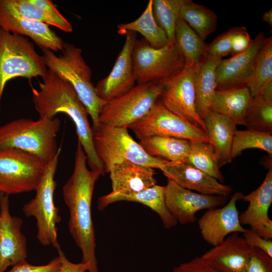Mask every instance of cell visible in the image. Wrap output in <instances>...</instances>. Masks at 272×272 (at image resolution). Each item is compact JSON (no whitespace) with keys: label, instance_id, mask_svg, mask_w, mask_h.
I'll list each match as a JSON object with an SVG mask.
<instances>
[{"label":"cell","instance_id":"cell-1","mask_svg":"<svg viewBox=\"0 0 272 272\" xmlns=\"http://www.w3.org/2000/svg\"><path fill=\"white\" fill-rule=\"evenodd\" d=\"M87 163L86 154L78 141L73 172L62 190L70 212L69 232L82 251L81 262L88 265L89 272H99L91 204L95 183L101 175L89 169Z\"/></svg>","mask_w":272,"mask_h":272},{"label":"cell","instance_id":"cell-2","mask_svg":"<svg viewBox=\"0 0 272 272\" xmlns=\"http://www.w3.org/2000/svg\"><path fill=\"white\" fill-rule=\"evenodd\" d=\"M39 86V90L32 88V101L39 117L51 118L59 113L67 115L75 125L78 141L86 154L90 169L104 176V167L94 149L89 114L72 85L48 69Z\"/></svg>","mask_w":272,"mask_h":272},{"label":"cell","instance_id":"cell-3","mask_svg":"<svg viewBox=\"0 0 272 272\" xmlns=\"http://www.w3.org/2000/svg\"><path fill=\"white\" fill-rule=\"evenodd\" d=\"M41 49L47 67L72 85L92 118V128H96L100 113L106 102L96 94L91 81L92 71L82 56V50L66 42L58 56L48 49Z\"/></svg>","mask_w":272,"mask_h":272},{"label":"cell","instance_id":"cell-4","mask_svg":"<svg viewBox=\"0 0 272 272\" xmlns=\"http://www.w3.org/2000/svg\"><path fill=\"white\" fill-rule=\"evenodd\" d=\"M61 122L57 117L37 120L19 118L0 126V149L15 148L33 154L46 164L55 157L56 136Z\"/></svg>","mask_w":272,"mask_h":272},{"label":"cell","instance_id":"cell-5","mask_svg":"<svg viewBox=\"0 0 272 272\" xmlns=\"http://www.w3.org/2000/svg\"><path fill=\"white\" fill-rule=\"evenodd\" d=\"M92 129L94 149L105 173L109 172L112 165L123 162L161 170L170 162L147 154L139 143L130 136L127 128L99 124Z\"/></svg>","mask_w":272,"mask_h":272},{"label":"cell","instance_id":"cell-6","mask_svg":"<svg viewBox=\"0 0 272 272\" xmlns=\"http://www.w3.org/2000/svg\"><path fill=\"white\" fill-rule=\"evenodd\" d=\"M47 71L43 56L27 37L0 27V111L4 90L9 81L17 77L43 78Z\"/></svg>","mask_w":272,"mask_h":272},{"label":"cell","instance_id":"cell-7","mask_svg":"<svg viewBox=\"0 0 272 272\" xmlns=\"http://www.w3.org/2000/svg\"><path fill=\"white\" fill-rule=\"evenodd\" d=\"M61 148L54 158L46 164L41 182L36 189L35 197L25 203L22 208L27 217H34L36 220V238L44 246H52L60 248L57 239L56 225L61 220L59 209L54 202V193L56 186L55 180Z\"/></svg>","mask_w":272,"mask_h":272},{"label":"cell","instance_id":"cell-8","mask_svg":"<svg viewBox=\"0 0 272 272\" xmlns=\"http://www.w3.org/2000/svg\"><path fill=\"white\" fill-rule=\"evenodd\" d=\"M165 80L137 85L124 94L106 102L100 113L99 124L127 128L139 120L159 98Z\"/></svg>","mask_w":272,"mask_h":272},{"label":"cell","instance_id":"cell-9","mask_svg":"<svg viewBox=\"0 0 272 272\" xmlns=\"http://www.w3.org/2000/svg\"><path fill=\"white\" fill-rule=\"evenodd\" d=\"M46 165L40 158L28 152L0 149V193L10 195L35 191Z\"/></svg>","mask_w":272,"mask_h":272},{"label":"cell","instance_id":"cell-10","mask_svg":"<svg viewBox=\"0 0 272 272\" xmlns=\"http://www.w3.org/2000/svg\"><path fill=\"white\" fill-rule=\"evenodd\" d=\"M131 56L137 85L166 79L184 66L183 59L173 43L155 48L144 38L136 39Z\"/></svg>","mask_w":272,"mask_h":272},{"label":"cell","instance_id":"cell-11","mask_svg":"<svg viewBox=\"0 0 272 272\" xmlns=\"http://www.w3.org/2000/svg\"><path fill=\"white\" fill-rule=\"evenodd\" d=\"M140 140L149 137H169L190 142L209 143L206 132L176 115L158 98L142 118L127 127Z\"/></svg>","mask_w":272,"mask_h":272},{"label":"cell","instance_id":"cell-12","mask_svg":"<svg viewBox=\"0 0 272 272\" xmlns=\"http://www.w3.org/2000/svg\"><path fill=\"white\" fill-rule=\"evenodd\" d=\"M196 64L184 66L165 79L159 99L172 112L206 131L195 104L194 75Z\"/></svg>","mask_w":272,"mask_h":272},{"label":"cell","instance_id":"cell-13","mask_svg":"<svg viewBox=\"0 0 272 272\" xmlns=\"http://www.w3.org/2000/svg\"><path fill=\"white\" fill-rule=\"evenodd\" d=\"M164 187L167 207L177 222L182 225L194 223L197 212L221 207L228 199V196L193 192L169 179Z\"/></svg>","mask_w":272,"mask_h":272},{"label":"cell","instance_id":"cell-14","mask_svg":"<svg viewBox=\"0 0 272 272\" xmlns=\"http://www.w3.org/2000/svg\"><path fill=\"white\" fill-rule=\"evenodd\" d=\"M23 223L21 218L11 214L9 195L0 193V272L27 258Z\"/></svg>","mask_w":272,"mask_h":272},{"label":"cell","instance_id":"cell-15","mask_svg":"<svg viewBox=\"0 0 272 272\" xmlns=\"http://www.w3.org/2000/svg\"><path fill=\"white\" fill-rule=\"evenodd\" d=\"M125 35L124 44L110 73L95 87L97 96L105 102L124 94L135 86L131 54L137 34L128 31Z\"/></svg>","mask_w":272,"mask_h":272},{"label":"cell","instance_id":"cell-16","mask_svg":"<svg viewBox=\"0 0 272 272\" xmlns=\"http://www.w3.org/2000/svg\"><path fill=\"white\" fill-rule=\"evenodd\" d=\"M243 194L235 192L228 202L221 207L207 210L198 220L203 240L216 246L222 243L230 234L242 233L245 230L240 222L236 202Z\"/></svg>","mask_w":272,"mask_h":272},{"label":"cell","instance_id":"cell-17","mask_svg":"<svg viewBox=\"0 0 272 272\" xmlns=\"http://www.w3.org/2000/svg\"><path fill=\"white\" fill-rule=\"evenodd\" d=\"M266 37L259 32L245 51L221 59L216 71V90H224L246 86L253 71L257 55Z\"/></svg>","mask_w":272,"mask_h":272},{"label":"cell","instance_id":"cell-18","mask_svg":"<svg viewBox=\"0 0 272 272\" xmlns=\"http://www.w3.org/2000/svg\"><path fill=\"white\" fill-rule=\"evenodd\" d=\"M272 167L260 185L241 199L249 203L247 208L239 215L242 225H248L258 235L266 239L272 238V221L268 211L272 203Z\"/></svg>","mask_w":272,"mask_h":272},{"label":"cell","instance_id":"cell-19","mask_svg":"<svg viewBox=\"0 0 272 272\" xmlns=\"http://www.w3.org/2000/svg\"><path fill=\"white\" fill-rule=\"evenodd\" d=\"M163 174L178 184L199 193L228 196L233 189L198 169L186 160L169 162L161 170Z\"/></svg>","mask_w":272,"mask_h":272},{"label":"cell","instance_id":"cell-20","mask_svg":"<svg viewBox=\"0 0 272 272\" xmlns=\"http://www.w3.org/2000/svg\"><path fill=\"white\" fill-rule=\"evenodd\" d=\"M251 252L243 237L233 233L200 257L221 272H246Z\"/></svg>","mask_w":272,"mask_h":272},{"label":"cell","instance_id":"cell-21","mask_svg":"<svg viewBox=\"0 0 272 272\" xmlns=\"http://www.w3.org/2000/svg\"><path fill=\"white\" fill-rule=\"evenodd\" d=\"M0 27L13 34L31 38L40 48L61 51L64 41L49 25L24 19L0 8Z\"/></svg>","mask_w":272,"mask_h":272},{"label":"cell","instance_id":"cell-22","mask_svg":"<svg viewBox=\"0 0 272 272\" xmlns=\"http://www.w3.org/2000/svg\"><path fill=\"white\" fill-rule=\"evenodd\" d=\"M119 201L137 202L149 207L158 214L164 227L169 229L176 225L177 220L167 207L165 187L157 184L145 190L131 193L111 192L99 197L97 208L103 211L109 205Z\"/></svg>","mask_w":272,"mask_h":272},{"label":"cell","instance_id":"cell-23","mask_svg":"<svg viewBox=\"0 0 272 272\" xmlns=\"http://www.w3.org/2000/svg\"><path fill=\"white\" fill-rule=\"evenodd\" d=\"M108 173L113 192H137L157 184L154 168L130 162L112 165Z\"/></svg>","mask_w":272,"mask_h":272},{"label":"cell","instance_id":"cell-24","mask_svg":"<svg viewBox=\"0 0 272 272\" xmlns=\"http://www.w3.org/2000/svg\"><path fill=\"white\" fill-rule=\"evenodd\" d=\"M203 120L209 143L218 155L220 168L232 161L231 148L237 125L229 118L212 110Z\"/></svg>","mask_w":272,"mask_h":272},{"label":"cell","instance_id":"cell-25","mask_svg":"<svg viewBox=\"0 0 272 272\" xmlns=\"http://www.w3.org/2000/svg\"><path fill=\"white\" fill-rule=\"evenodd\" d=\"M251 99L250 91L246 86L216 90L212 100L211 110L229 118L236 125H245V117Z\"/></svg>","mask_w":272,"mask_h":272},{"label":"cell","instance_id":"cell-26","mask_svg":"<svg viewBox=\"0 0 272 272\" xmlns=\"http://www.w3.org/2000/svg\"><path fill=\"white\" fill-rule=\"evenodd\" d=\"M221 58L203 57L196 64L194 86L197 111L203 120L211 110V104L216 90V71Z\"/></svg>","mask_w":272,"mask_h":272},{"label":"cell","instance_id":"cell-27","mask_svg":"<svg viewBox=\"0 0 272 272\" xmlns=\"http://www.w3.org/2000/svg\"><path fill=\"white\" fill-rule=\"evenodd\" d=\"M0 8L18 17L54 26L64 32L73 30L72 24L60 13L45 11L30 0H0Z\"/></svg>","mask_w":272,"mask_h":272},{"label":"cell","instance_id":"cell-28","mask_svg":"<svg viewBox=\"0 0 272 272\" xmlns=\"http://www.w3.org/2000/svg\"><path fill=\"white\" fill-rule=\"evenodd\" d=\"M139 143L150 156L170 162L186 160L190 149V141L169 137H149Z\"/></svg>","mask_w":272,"mask_h":272},{"label":"cell","instance_id":"cell-29","mask_svg":"<svg viewBox=\"0 0 272 272\" xmlns=\"http://www.w3.org/2000/svg\"><path fill=\"white\" fill-rule=\"evenodd\" d=\"M117 33L125 35L128 31L140 33L153 47L160 48L169 43L166 33L156 22L152 0H150L142 15L136 20L117 26Z\"/></svg>","mask_w":272,"mask_h":272},{"label":"cell","instance_id":"cell-30","mask_svg":"<svg viewBox=\"0 0 272 272\" xmlns=\"http://www.w3.org/2000/svg\"><path fill=\"white\" fill-rule=\"evenodd\" d=\"M174 39L175 44L183 59L184 66L195 65L205 56L208 44L180 16L175 26Z\"/></svg>","mask_w":272,"mask_h":272},{"label":"cell","instance_id":"cell-31","mask_svg":"<svg viewBox=\"0 0 272 272\" xmlns=\"http://www.w3.org/2000/svg\"><path fill=\"white\" fill-rule=\"evenodd\" d=\"M179 16L203 41L217 28L216 14L207 7L191 0H186L181 6Z\"/></svg>","mask_w":272,"mask_h":272},{"label":"cell","instance_id":"cell-32","mask_svg":"<svg viewBox=\"0 0 272 272\" xmlns=\"http://www.w3.org/2000/svg\"><path fill=\"white\" fill-rule=\"evenodd\" d=\"M272 81V37L266 38L256 57L251 77L246 85L252 98Z\"/></svg>","mask_w":272,"mask_h":272},{"label":"cell","instance_id":"cell-33","mask_svg":"<svg viewBox=\"0 0 272 272\" xmlns=\"http://www.w3.org/2000/svg\"><path fill=\"white\" fill-rule=\"evenodd\" d=\"M186 161L220 182H224L218 155L210 143L190 142V151Z\"/></svg>","mask_w":272,"mask_h":272},{"label":"cell","instance_id":"cell-34","mask_svg":"<svg viewBox=\"0 0 272 272\" xmlns=\"http://www.w3.org/2000/svg\"><path fill=\"white\" fill-rule=\"evenodd\" d=\"M248 149H257L272 156V132H263L253 129L236 130L231 148V158L233 159Z\"/></svg>","mask_w":272,"mask_h":272},{"label":"cell","instance_id":"cell-35","mask_svg":"<svg viewBox=\"0 0 272 272\" xmlns=\"http://www.w3.org/2000/svg\"><path fill=\"white\" fill-rule=\"evenodd\" d=\"M186 0H152L153 14L157 24L164 29L169 43L175 44L174 32L181 6Z\"/></svg>","mask_w":272,"mask_h":272},{"label":"cell","instance_id":"cell-36","mask_svg":"<svg viewBox=\"0 0 272 272\" xmlns=\"http://www.w3.org/2000/svg\"><path fill=\"white\" fill-rule=\"evenodd\" d=\"M245 126L250 129L272 132V102L258 96L252 98L245 115Z\"/></svg>","mask_w":272,"mask_h":272},{"label":"cell","instance_id":"cell-37","mask_svg":"<svg viewBox=\"0 0 272 272\" xmlns=\"http://www.w3.org/2000/svg\"><path fill=\"white\" fill-rule=\"evenodd\" d=\"M237 29L238 27L230 28L217 37L211 44H208L203 57L222 59L230 53L232 38Z\"/></svg>","mask_w":272,"mask_h":272},{"label":"cell","instance_id":"cell-38","mask_svg":"<svg viewBox=\"0 0 272 272\" xmlns=\"http://www.w3.org/2000/svg\"><path fill=\"white\" fill-rule=\"evenodd\" d=\"M61 264V258L59 255L53 258L47 264L41 265L31 264L24 259L13 265L7 272H60Z\"/></svg>","mask_w":272,"mask_h":272},{"label":"cell","instance_id":"cell-39","mask_svg":"<svg viewBox=\"0 0 272 272\" xmlns=\"http://www.w3.org/2000/svg\"><path fill=\"white\" fill-rule=\"evenodd\" d=\"M246 272H272V258L261 250L251 247Z\"/></svg>","mask_w":272,"mask_h":272},{"label":"cell","instance_id":"cell-40","mask_svg":"<svg viewBox=\"0 0 272 272\" xmlns=\"http://www.w3.org/2000/svg\"><path fill=\"white\" fill-rule=\"evenodd\" d=\"M168 272H221L213 267L201 257L197 256L190 261L174 267Z\"/></svg>","mask_w":272,"mask_h":272},{"label":"cell","instance_id":"cell-41","mask_svg":"<svg viewBox=\"0 0 272 272\" xmlns=\"http://www.w3.org/2000/svg\"><path fill=\"white\" fill-rule=\"evenodd\" d=\"M243 234L244 239L251 247L258 248L272 258L271 239L262 238L251 228L246 229Z\"/></svg>","mask_w":272,"mask_h":272},{"label":"cell","instance_id":"cell-42","mask_svg":"<svg viewBox=\"0 0 272 272\" xmlns=\"http://www.w3.org/2000/svg\"><path fill=\"white\" fill-rule=\"evenodd\" d=\"M253 40L244 27H238L232 40L230 54L232 56L246 50L251 44Z\"/></svg>","mask_w":272,"mask_h":272},{"label":"cell","instance_id":"cell-43","mask_svg":"<svg viewBox=\"0 0 272 272\" xmlns=\"http://www.w3.org/2000/svg\"><path fill=\"white\" fill-rule=\"evenodd\" d=\"M58 255L61 258V264L60 272H86L88 271V266L82 262L78 263L70 261L60 248L57 249Z\"/></svg>","mask_w":272,"mask_h":272},{"label":"cell","instance_id":"cell-44","mask_svg":"<svg viewBox=\"0 0 272 272\" xmlns=\"http://www.w3.org/2000/svg\"><path fill=\"white\" fill-rule=\"evenodd\" d=\"M30 2L40 8L54 14L60 13L53 3L50 0H30Z\"/></svg>","mask_w":272,"mask_h":272},{"label":"cell","instance_id":"cell-45","mask_svg":"<svg viewBox=\"0 0 272 272\" xmlns=\"http://www.w3.org/2000/svg\"><path fill=\"white\" fill-rule=\"evenodd\" d=\"M256 96L266 102H272V81L268 83Z\"/></svg>","mask_w":272,"mask_h":272},{"label":"cell","instance_id":"cell-46","mask_svg":"<svg viewBox=\"0 0 272 272\" xmlns=\"http://www.w3.org/2000/svg\"><path fill=\"white\" fill-rule=\"evenodd\" d=\"M262 21L266 22L270 27L272 26V10L265 12L262 16Z\"/></svg>","mask_w":272,"mask_h":272}]
</instances>
